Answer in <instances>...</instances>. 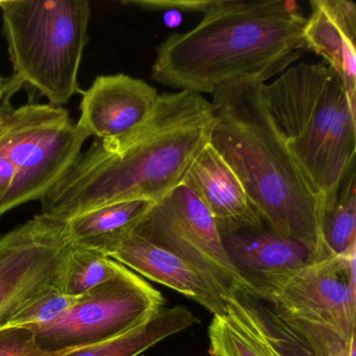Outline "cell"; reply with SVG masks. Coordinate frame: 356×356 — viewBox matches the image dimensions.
<instances>
[{
    "mask_svg": "<svg viewBox=\"0 0 356 356\" xmlns=\"http://www.w3.org/2000/svg\"><path fill=\"white\" fill-rule=\"evenodd\" d=\"M88 138L63 107L32 102L12 107L0 134V152L13 166L14 179L0 197V218L41 201L67 174Z\"/></svg>",
    "mask_w": 356,
    "mask_h": 356,
    "instance_id": "8992f818",
    "label": "cell"
},
{
    "mask_svg": "<svg viewBox=\"0 0 356 356\" xmlns=\"http://www.w3.org/2000/svg\"><path fill=\"white\" fill-rule=\"evenodd\" d=\"M197 323L199 318L185 306H162L143 323L120 337L54 356H138Z\"/></svg>",
    "mask_w": 356,
    "mask_h": 356,
    "instance_id": "ac0fdd59",
    "label": "cell"
},
{
    "mask_svg": "<svg viewBox=\"0 0 356 356\" xmlns=\"http://www.w3.org/2000/svg\"><path fill=\"white\" fill-rule=\"evenodd\" d=\"M222 241L237 272L254 286L314 262L306 245L266 226L222 235Z\"/></svg>",
    "mask_w": 356,
    "mask_h": 356,
    "instance_id": "2e32d148",
    "label": "cell"
},
{
    "mask_svg": "<svg viewBox=\"0 0 356 356\" xmlns=\"http://www.w3.org/2000/svg\"><path fill=\"white\" fill-rule=\"evenodd\" d=\"M355 178V170L346 177L334 206L323 220L321 236L327 257L356 254Z\"/></svg>",
    "mask_w": 356,
    "mask_h": 356,
    "instance_id": "d6986e66",
    "label": "cell"
},
{
    "mask_svg": "<svg viewBox=\"0 0 356 356\" xmlns=\"http://www.w3.org/2000/svg\"><path fill=\"white\" fill-rule=\"evenodd\" d=\"M70 245L65 220L43 213L0 236V329L37 296L61 289Z\"/></svg>",
    "mask_w": 356,
    "mask_h": 356,
    "instance_id": "9c48e42d",
    "label": "cell"
},
{
    "mask_svg": "<svg viewBox=\"0 0 356 356\" xmlns=\"http://www.w3.org/2000/svg\"><path fill=\"white\" fill-rule=\"evenodd\" d=\"M262 84L235 81L212 93L209 143L241 181L264 226L303 243L320 261L327 258L320 201L266 112Z\"/></svg>",
    "mask_w": 356,
    "mask_h": 356,
    "instance_id": "3957f363",
    "label": "cell"
},
{
    "mask_svg": "<svg viewBox=\"0 0 356 356\" xmlns=\"http://www.w3.org/2000/svg\"><path fill=\"white\" fill-rule=\"evenodd\" d=\"M208 337L211 356H275L252 327L228 310L224 316H213Z\"/></svg>",
    "mask_w": 356,
    "mask_h": 356,
    "instance_id": "44dd1931",
    "label": "cell"
},
{
    "mask_svg": "<svg viewBox=\"0 0 356 356\" xmlns=\"http://www.w3.org/2000/svg\"><path fill=\"white\" fill-rule=\"evenodd\" d=\"M15 93L10 88L9 80L0 76V108L9 105L10 99Z\"/></svg>",
    "mask_w": 356,
    "mask_h": 356,
    "instance_id": "d4e9b609",
    "label": "cell"
},
{
    "mask_svg": "<svg viewBox=\"0 0 356 356\" xmlns=\"http://www.w3.org/2000/svg\"><path fill=\"white\" fill-rule=\"evenodd\" d=\"M183 182L206 206L220 236L264 226L241 181L209 143L195 158Z\"/></svg>",
    "mask_w": 356,
    "mask_h": 356,
    "instance_id": "4fadbf2b",
    "label": "cell"
},
{
    "mask_svg": "<svg viewBox=\"0 0 356 356\" xmlns=\"http://www.w3.org/2000/svg\"><path fill=\"white\" fill-rule=\"evenodd\" d=\"M12 106L11 104L9 105L3 106V107L0 108V134L3 132V129H5V122H6V114L7 112L11 109Z\"/></svg>",
    "mask_w": 356,
    "mask_h": 356,
    "instance_id": "484cf974",
    "label": "cell"
},
{
    "mask_svg": "<svg viewBox=\"0 0 356 356\" xmlns=\"http://www.w3.org/2000/svg\"><path fill=\"white\" fill-rule=\"evenodd\" d=\"M13 92L31 89L62 107L82 93L79 72L89 40L88 0H0Z\"/></svg>",
    "mask_w": 356,
    "mask_h": 356,
    "instance_id": "5b68a950",
    "label": "cell"
},
{
    "mask_svg": "<svg viewBox=\"0 0 356 356\" xmlns=\"http://www.w3.org/2000/svg\"><path fill=\"white\" fill-rule=\"evenodd\" d=\"M227 310L245 321L275 356H349L351 341L316 323L298 320L248 283H235Z\"/></svg>",
    "mask_w": 356,
    "mask_h": 356,
    "instance_id": "8fae6325",
    "label": "cell"
},
{
    "mask_svg": "<svg viewBox=\"0 0 356 356\" xmlns=\"http://www.w3.org/2000/svg\"><path fill=\"white\" fill-rule=\"evenodd\" d=\"M158 97L157 89L140 79L124 74L99 76L82 92L76 124L88 137L118 140L151 118Z\"/></svg>",
    "mask_w": 356,
    "mask_h": 356,
    "instance_id": "7c38bea8",
    "label": "cell"
},
{
    "mask_svg": "<svg viewBox=\"0 0 356 356\" xmlns=\"http://www.w3.org/2000/svg\"><path fill=\"white\" fill-rule=\"evenodd\" d=\"M156 202L129 200L89 210L66 220L72 245L109 256L136 230Z\"/></svg>",
    "mask_w": 356,
    "mask_h": 356,
    "instance_id": "e0dca14e",
    "label": "cell"
},
{
    "mask_svg": "<svg viewBox=\"0 0 356 356\" xmlns=\"http://www.w3.org/2000/svg\"><path fill=\"white\" fill-rule=\"evenodd\" d=\"M261 97L287 151L320 201L323 222L341 183L355 170L356 106L339 76L324 63L291 66L261 85Z\"/></svg>",
    "mask_w": 356,
    "mask_h": 356,
    "instance_id": "277c9868",
    "label": "cell"
},
{
    "mask_svg": "<svg viewBox=\"0 0 356 356\" xmlns=\"http://www.w3.org/2000/svg\"><path fill=\"white\" fill-rule=\"evenodd\" d=\"M211 103L189 91L159 95L151 118L113 141L95 139L41 200V213L62 220L129 200L158 202L184 181L209 143Z\"/></svg>",
    "mask_w": 356,
    "mask_h": 356,
    "instance_id": "6da1fadb",
    "label": "cell"
},
{
    "mask_svg": "<svg viewBox=\"0 0 356 356\" xmlns=\"http://www.w3.org/2000/svg\"><path fill=\"white\" fill-rule=\"evenodd\" d=\"M134 233L195 266L225 299L235 283H247L229 259L211 214L184 182L154 204Z\"/></svg>",
    "mask_w": 356,
    "mask_h": 356,
    "instance_id": "ba28073f",
    "label": "cell"
},
{
    "mask_svg": "<svg viewBox=\"0 0 356 356\" xmlns=\"http://www.w3.org/2000/svg\"><path fill=\"white\" fill-rule=\"evenodd\" d=\"M0 356H54L39 349L29 327L0 329Z\"/></svg>",
    "mask_w": 356,
    "mask_h": 356,
    "instance_id": "603a6c76",
    "label": "cell"
},
{
    "mask_svg": "<svg viewBox=\"0 0 356 356\" xmlns=\"http://www.w3.org/2000/svg\"><path fill=\"white\" fill-rule=\"evenodd\" d=\"M201 22L157 47L152 78L202 95L235 81L266 83L305 51L306 17L293 1L208 0Z\"/></svg>",
    "mask_w": 356,
    "mask_h": 356,
    "instance_id": "7a4b0ae2",
    "label": "cell"
},
{
    "mask_svg": "<svg viewBox=\"0 0 356 356\" xmlns=\"http://www.w3.org/2000/svg\"><path fill=\"white\" fill-rule=\"evenodd\" d=\"M349 356H356V337H354V339H352Z\"/></svg>",
    "mask_w": 356,
    "mask_h": 356,
    "instance_id": "4316f807",
    "label": "cell"
},
{
    "mask_svg": "<svg viewBox=\"0 0 356 356\" xmlns=\"http://www.w3.org/2000/svg\"><path fill=\"white\" fill-rule=\"evenodd\" d=\"M3 193H5V191H3V189H0V197H1V195H3Z\"/></svg>",
    "mask_w": 356,
    "mask_h": 356,
    "instance_id": "83f0119b",
    "label": "cell"
},
{
    "mask_svg": "<svg viewBox=\"0 0 356 356\" xmlns=\"http://www.w3.org/2000/svg\"><path fill=\"white\" fill-rule=\"evenodd\" d=\"M122 266L102 252L72 243L62 276V291L70 297H80L118 276Z\"/></svg>",
    "mask_w": 356,
    "mask_h": 356,
    "instance_id": "ffe728a7",
    "label": "cell"
},
{
    "mask_svg": "<svg viewBox=\"0 0 356 356\" xmlns=\"http://www.w3.org/2000/svg\"><path fill=\"white\" fill-rule=\"evenodd\" d=\"M303 37L305 51L324 59L356 106V6L347 0H312Z\"/></svg>",
    "mask_w": 356,
    "mask_h": 356,
    "instance_id": "9a60e30c",
    "label": "cell"
},
{
    "mask_svg": "<svg viewBox=\"0 0 356 356\" xmlns=\"http://www.w3.org/2000/svg\"><path fill=\"white\" fill-rule=\"evenodd\" d=\"M110 258L149 280L182 293L213 316L227 314L226 299L203 273L135 233L122 241Z\"/></svg>",
    "mask_w": 356,
    "mask_h": 356,
    "instance_id": "5bb4252c",
    "label": "cell"
},
{
    "mask_svg": "<svg viewBox=\"0 0 356 356\" xmlns=\"http://www.w3.org/2000/svg\"><path fill=\"white\" fill-rule=\"evenodd\" d=\"M355 266L356 254L331 256L251 286L289 316L322 325L350 341L356 330Z\"/></svg>",
    "mask_w": 356,
    "mask_h": 356,
    "instance_id": "30bf717a",
    "label": "cell"
},
{
    "mask_svg": "<svg viewBox=\"0 0 356 356\" xmlns=\"http://www.w3.org/2000/svg\"><path fill=\"white\" fill-rule=\"evenodd\" d=\"M62 291L60 287H54L31 300L20 308L6 327H40L57 320L76 301Z\"/></svg>",
    "mask_w": 356,
    "mask_h": 356,
    "instance_id": "7402d4cb",
    "label": "cell"
},
{
    "mask_svg": "<svg viewBox=\"0 0 356 356\" xmlns=\"http://www.w3.org/2000/svg\"><path fill=\"white\" fill-rule=\"evenodd\" d=\"M14 168L9 160L0 152V189L7 191L13 182Z\"/></svg>",
    "mask_w": 356,
    "mask_h": 356,
    "instance_id": "cb8c5ba5",
    "label": "cell"
},
{
    "mask_svg": "<svg viewBox=\"0 0 356 356\" xmlns=\"http://www.w3.org/2000/svg\"><path fill=\"white\" fill-rule=\"evenodd\" d=\"M164 304L159 291L122 266L118 276L76 297L57 320L29 328L39 349L56 355L120 337Z\"/></svg>",
    "mask_w": 356,
    "mask_h": 356,
    "instance_id": "52a82bcc",
    "label": "cell"
}]
</instances>
